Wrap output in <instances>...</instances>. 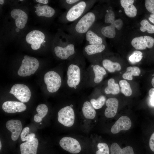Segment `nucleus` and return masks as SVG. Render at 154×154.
<instances>
[{"label": "nucleus", "mask_w": 154, "mask_h": 154, "mask_svg": "<svg viewBox=\"0 0 154 154\" xmlns=\"http://www.w3.org/2000/svg\"><path fill=\"white\" fill-rule=\"evenodd\" d=\"M96 19V15L93 12L87 13L75 24L74 29L75 33L79 35L86 33L93 26Z\"/></svg>", "instance_id": "obj_1"}, {"label": "nucleus", "mask_w": 154, "mask_h": 154, "mask_svg": "<svg viewBox=\"0 0 154 154\" xmlns=\"http://www.w3.org/2000/svg\"><path fill=\"white\" fill-rule=\"evenodd\" d=\"M24 58L18 71V74L23 77L34 74L38 68V60L35 58L27 55H25Z\"/></svg>", "instance_id": "obj_2"}, {"label": "nucleus", "mask_w": 154, "mask_h": 154, "mask_svg": "<svg viewBox=\"0 0 154 154\" xmlns=\"http://www.w3.org/2000/svg\"><path fill=\"white\" fill-rule=\"evenodd\" d=\"M44 80L48 90L50 93L56 92L61 86V78L58 73L54 71H50L46 73Z\"/></svg>", "instance_id": "obj_3"}, {"label": "nucleus", "mask_w": 154, "mask_h": 154, "mask_svg": "<svg viewBox=\"0 0 154 154\" xmlns=\"http://www.w3.org/2000/svg\"><path fill=\"white\" fill-rule=\"evenodd\" d=\"M86 1H81L71 7L68 11L66 19L69 22H73L78 19L86 10L88 7Z\"/></svg>", "instance_id": "obj_4"}, {"label": "nucleus", "mask_w": 154, "mask_h": 154, "mask_svg": "<svg viewBox=\"0 0 154 154\" xmlns=\"http://www.w3.org/2000/svg\"><path fill=\"white\" fill-rule=\"evenodd\" d=\"M58 122L66 127L72 126L75 120L74 110L71 107L65 106L61 109L58 113Z\"/></svg>", "instance_id": "obj_5"}, {"label": "nucleus", "mask_w": 154, "mask_h": 154, "mask_svg": "<svg viewBox=\"0 0 154 154\" xmlns=\"http://www.w3.org/2000/svg\"><path fill=\"white\" fill-rule=\"evenodd\" d=\"M9 93L22 102H27L29 100L31 93L29 87L22 84H16L11 87Z\"/></svg>", "instance_id": "obj_6"}, {"label": "nucleus", "mask_w": 154, "mask_h": 154, "mask_svg": "<svg viewBox=\"0 0 154 154\" xmlns=\"http://www.w3.org/2000/svg\"><path fill=\"white\" fill-rule=\"evenodd\" d=\"M80 74V69L77 65L71 64L69 65L67 71V83L69 87L73 88L79 84Z\"/></svg>", "instance_id": "obj_7"}, {"label": "nucleus", "mask_w": 154, "mask_h": 154, "mask_svg": "<svg viewBox=\"0 0 154 154\" xmlns=\"http://www.w3.org/2000/svg\"><path fill=\"white\" fill-rule=\"evenodd\" d=\"M45 36L44 34L40 31L34 30L29 32L26 37L27 42L31 44V48L33 50L39 49L41 44L44 41Z\"/></svg>", "instance_id": "obj_8"}, {"label": "nucleus", "mask_w": 154, "mask_h": 154, "mask_svg": "<svg viewBox=\"0 0 154 154\" xmlns=\"http://www.w3.org/2000/svg\"><path fill=\"white\" fill-rule=\"evenodd\" d=\"M59 144L62 149L72 153H78L81 149L78 141L76 139L69 137L62 138L60 141Z\"/></svg>", "instance_id": "obj_9"}, {"label": "nucleus", "mask_w": 154, "mask_h": 154, "mask_svg": "<svg viewBox=\"0 0 154 154\" xmlns=\"http://www.w3.org/2000/svg\"><path fill=\"white\" fill-rule=\"evenodd\" d=\"M56 56L62 60H66L75 53L74 42L72 40L65 46H56L54 49Z\"/></svg>", "instance_id": "obj_10"}, {"label": "nucleus", "mask_w": 154, "mask_h": 154, "mask_svg": "<svg viewBox=\"0 0 154 154\" xmlns=\"http://www.w3.org/2000/svg\"><path fill=\"white\" fill-rule=\"evenodd\" d=\"M154 44V38L146 35L134 38L131 42L132 45L137 50L145 49L147 47L151 48Z\"/></svg>", "instance_id": "obj_11"}, {"label": "nucleus", "mask_w": 154, "mask_h": 154, "mask_svg": "<svg viewBox=\"0 0 154 154\" xmlns=\"http://www.w3.org/2000/svg\"><path fill=\"white\" fill-rule=\"evenodd\" d=\"M131 121L127 116H123L119 118L112 127L111 131L113 134H116L120 131L129 130L131 125Z\"/></svg>", "instance_id": "obj_12"}, {"label": "nucleus", "mask_w": 154, "mask_h": 154, "mask_svg": "<svg viewBox=\"0 0 154 154\" xmlns=\"http://www.w3.org/2000/svg\"><path fill=\"white\" fill-rule=\"evenodd\" d=\"M2 108L5 112L9 113L21 112L25 110L27 108L26 106L23 103L14 101L4 102Z\"/></svg>", "instance_id": "obj_13"}, {"label": "nucleus", "mask_w": 154, "mask_h": 154, "mask_svg": "<svg viewBox=\"0 0 154 154\" xmlns=\"http://www.w3.org/2000/svg\"><path fill=\"white\" fill-rule=\"evenodd\" d=\"M11 17L15 19L16 26L19 29L23 28L26 24L28 19L27 14L23 11L16 9L11 12Z\"/></svg>", "instance_id": "obj_14"}, {"label": "nucleus", "mask_w": 154, "mask_h": 154, "mask_svg": "<svg viewBox=\"0 0 154 154\" xmlns=\"http://www.w3.org/2000/svg\"><path fill=\"white\" fill-rule=\"evenodd\" d=\"M7 128L11 132V139L16 141L21 134L22 126L21 122L18 120L11 119L7 121L6 123Z\"/></svg>", "instance_id": "obj_15"}, {"label": "nucleus", "mask_w": 154, "mask_h": 154, "mask_svg": "<svg viewBox=\"0 0 154 154\" xmlns=\"http://www.w3.org/2000/svg\"><path fill=\"white\" fill-rule=\"evenodd\" d=\"M38 144V139L34 137L20 145L21 154H37Z\"/></svg>", "instance_id": "obj_16"}, {"label": "nucleus", "mask_w": 154, "mask_h": 154, "mask_svg": "<svg viewBox=\"0 0 154 154\" xmlns=\"http://www.w3.org/2000/svg\"><path fill=\"white\" fill-rule=\"evenodd\" d=\"M107 107L106 109L104 114L107 118L114 117L117 114L118 106V101L115 98H110L106 101Z\"/></svg>", "instance_id": "obj_17"}, {"label": "nucleus", "mask_w": 154, "mask_h": 154, "mask_svg": "<svg viewBox=\"0 0 154 154\" xmlns=\"http://www.w3.org/2000/svg\"><path fill=\"white\" fill-rule=\"evenodd\" d=\"M133 0H121L120 4L124 10L125 14L129 17H135L137 14L136 8L133 5Z\"/></svg>", "instance_id": "obj_18"}, {"label": "nucleus", "mask_w": 154, "mask_h": 154, "mask_svg": "<svg viewBox=\"0 0 154 154\" xmlns=\"http://www.w3.org/2000/svg\"><path fill=\"white\" fill-rule=\"evenodd\" d=\"M111 154H135L133 148L130 146L121 148L116 143L112 144L110 148Z\"/></svg>", "instance_id": "obj_19"}, {"label": "nucleus", "mask_w": 154, "mask_h": 154, "mask_svg": "<svg viewBox=\"0 0 154 154\" xmlns=\"http://www.w3.org/2000/svg\"><path fill=\"white\" fill-rule=\"evenodd\" d=\"M36 11L35 12L37 16L45 17H51L54 14L55 11L52 7L48 5L40 6L39 4L36 6Z\"/></svg>", "instance_id": "obj_20"}, {"label": "nucleus", "mask_w": 154, "mask_h": 154, "mask_svg": "<svg viewBox=\"0 0 154 154\" xmlns=\"http://www.w3.org/2000/svg\"><path fill=\"white\" fill-rule=\"evenodd\" d=\"M86 40L89 44L96 45L102 44L103 40L93 31L90 29L86 33Z\"/></svg>", "instance_id": "obj_21"}, {"label": "nucleus", "mask_w": 154, "mask_h": 154, "mask_svg": "<svg viewBox=\"0 0 154 154\" xmlns=\"http://www.w3.org/2000/svg\"><path fill=\"white\" fill-rule=\"evenodd\" d=\"M83 114L85 118L93 119L95 117L96 112L91 103L88 101L85 102L82 108Z\"/></svg>", "instance_id": "obj_22"}, {"label": "nucleus", "mask_w": 154, "mask_h": 154, "mask_svg": "<svg viewBox=\"0 0 154 154\" xmlns=\"http://www.w3.org/2000/svg\"><path fill=\"white\" fill-rule=\"evenodd\" d=\"M105 48V46L103 44H88L85 46L84 50L87 55H92L102 52Z\"/></svg>", "instance_id": "obj_23"}, {"label": "nucleus", "mask_w": 154, "mask_h": 154, "mask_svg": "<svg viewBox=\"0 0 154 154\" xmlns=\"http://www.w3.org/2000/svg\"><path fill=\"white\" fill-rule=\"evenodd\" d=\"M36 110L38 114L34 116V119L36 122L39 123L41 121L43 118L46 115L48 112V108L46 105L42 104L37 106Z\"/></svg>", "instance_id": "obj_24"}, {"label": "nucleus", "mask_w": 154, "mask_h": 154, "mask_svg": "<svg viewBox=\"0 0 154 154\" xmlns=\"http://www.w3.org/2000/svg\"><path fill=\"white\" fill-rule=\"evenodd\" d=\"M120 89L117 84L115 83L114 80L112 78L110 79L108 82V86L104 89L106 94H117L119 93Z\"/></svg>", "instance_id": "obj_25"}, {"label": "nucleus", "mask_w": 154, "mask_h": 154, "mask_svg": "<svg viewBox=\"0 0 154 154\" xmlns=\"http://www.w3.org/2000/svg\"><path fill=\"white\" fill-rule=\"evenodd\" d=\"M102 65L104 67L110 72H113L116 71H119L121 68L119 63L113 62L108 59H105L103 60Z\"/></svg>", "instance_id": "obj_26"}, {"label": "nucleus", "mask_w": 154, "mask_h": 154, "mask_svg": "<svg viewBox=\"0 0 154 154\" xmlns=\"http://www.w3.org/2000/svg\"><path fill=\"white\" fill-rule=\"evenodd\" d=\"M94 74V81L96 83L100 82L102 80L104 76L106 74V72L104 68L98 65H95L93 67Z\"/></svg>", "instance_id": "obj_27"}, {"label": "nucleus", "mask_w": 154, "mask_h": 154, "mask_svg": "<svg viewBox=\"0 0 154 154\" xmlns=\"http://www.w3.org/2000/svg\"><path fill=\"white\" fill-rule=\"evenodd\" d=\"M141 72L140 69L137 66H129L126 69V71L122 75L124 79L128 80L133 79L132 76H139Z\"/></svg>", "instance_id": "obj_28"}, {"label": "nucleus", "mask_w": 154, "mask_h": 154, "mask_svg": "<svg viewBox=\"0 0 154 154\" xmlns=\"http://www.w3.org/2000/svg\"><path fill=\"white\" fill-rule=\"evenodd\" d=\"M114 22L110 25L103 27L101 30L102 33L105 37L110 38H114L116 35Z\"/></svg>", "instance_id": "obj_29"}, {"label": "nucleus", "mask_w": 154, "mask_h": 154, "mask_svg": "<svg viewBox=\"0 0 154 154\" xmlns=\"http://www.w3.org/2000/svg\"><path fill=\"white\" fill-rule=\"evenodd\" d=\"M119 84L121 87V93L126 96H130L132 94V90L129 84L125 80H121L119 82Z\"/></svg>", "instance_id": "obj_30"}, {"label": "nucleus", "mask_w": 154, "mask_h": 154, "mask_svg": "<svg viewBox=\"0 0 154 154\" xmlns=\"http://www.w3.org/2000/svg\"><path fill=\"white\" fill-rule=\"evenodd\" d=\"M106 101L105 97L103 95L100 96L97 99H92L90 102L93 107L95 109H98L101 108L104 104Z\"/></svg>", "instance_id": "obj_31"}, {"label": "nucleus", "mask_w": 154, "mask_h": 154, "mask_svg": "<svg viewBox=\"0 0 154 154\" xmlns=\"http://www.w3.org/2000/svg\"><path fill=\"white\" fill-rule=\"evenodd\" d=\"M140 24L142 26L140 30L143 32L146 31L149 33H154V25L151 24L147 19H143L141 21Z\"/></svg>", "instance_id": "obj_32"}, {"label": "nucleus", "mask_w": 154, "mask_h": 154, "mask_svg": "<svg viewBox=\"0 0 154 154\" xmlns=\"http://www.w3.org/2000/svg\"><path fill=\"white\" fill-rule=\"evenodd\" d=\"M106 12L105 16V22L107 23H109L111 24L113 23L115 21V16L112 8L109 7L108 9L106 11Z\"/></svg>", "instance_id": "obj_33"}, {"label": "nucleus", "mask_w": 154, "mask_h": 154, "mask_svg": "<svg viewBox=\"0 0 154 154\" xmlns=\"http://www.w3.org/2000/svg\"><path fill=\"white\" fill-rule=\"evenodd\" d=\"M97 147L98 150L96 151V154H109V149L107 143H99Z\"/></svg>", "instance_id": "obj_34"}, {"label": "nucleus", "mask_w": 154, "mask_h": 154, "mask_svg": "<svg viewBox=\"0 0 154 154\" xmlns=\"http://www.w3.org/2000/svg\"><path fill=\"white\" fill-rule=\"evenodd\" d=\"M145 7L149 12L154 14V0H146L145 1Z\"/></svg>", "instance_id": "obj_35"}, {"label": "nucleus", "mask_w": 154, "mask_h": 154, "mask_svg": "<svg viewBox=\"0 0 154 154\" xmlns=\"http://www.w3.org/2000/svg\"><path fill=\"white\" fill-rule=\"evenodd\" d=\"M142 55V53L140 51H135L133 52L132 54L131 55L129 58V61L133 63L135 62V59L136 56L139 55Z\"/></svg>", "instance_id": "obj_36"}, {"label": "nucleus", "mask_w": 154, "mask_h": 154, "mask_svg": "<svg viewBox=\"0 0 154 154\" xmlns=\"http://www.w3.org/2000/svg\"><path fill=\"white\" fill-rule=\"evenodd\" d=\"M29 131V128L28 127H25L22 131L21 134V138L22 141H24V139L28 134Z\"/></svg>", "instance_id": "obj_37"}, {"label": "nucleus", "mask_w": 154, "mask_h": 154, "mask_svg": "<svg viewBox=\"0 0 154 154\" xmlns=\"http://www.w3.org/2000/svg\"><path fill=\"white\" fill-rule=\"evenodd\" d=\"M149 145L150 150L154 153V132L152 133L150 137Z\"/></svg>", "instance_id": "obj_38"}, {"label": "nucleus", "mask_w": 154, "mask_h": 154, "mask_svg": "<svg viewBox=\"0 0 154 154\" xmlns=\"http://www.w3.org/2000/svg\"><path fill=\"white\" fill-rule=\"evenodd\" d=\"M114 24L115 28L118 30H120L122 27L123 22L121 19H118L115 20Z\"/></svg>", "instance_id": "obj_39"}, {"label": "nucleus", "mask_w": 154, "mask_h": 154, "mask_svg": "<svg viewBox=\"0 0 154 154\" xmlns=\"http://www.w3.org/2000/svg\"><path fill=\"white\" fill-rule=\"evenodd\" d=\"M80 1L79 0H66L65 1L67 4L72 7Z\"/></svg>", "instance_id": "obj_40"}, {"label": "nucleus", "mask_w": 154, "mask_h": 154, "mask_svg": "<svg viewBox=\"0 0 154 154\" xmlns=\"http://www.w3.org/2000/svg\"><path fill=\"white\" fill-rule=\"evenodd\" d=\"M149 94L151 98L154 100V88H152L149 90Z\"/></svg>", "instance_id": "obj_41"}, {"label": "nucleus", "mask_w": 154, "mask_h": 154, "mask_svg": "<svg viewBox=\"0 0 154 154\" xmlns=\"http://www.w3.org/2000/svg\"><path fill=\"white\" fill-rule=\"evenodd\" d=\"M143 58V56L142 55H139L137 56L135 59V62H139Z\"/></svg>", "instance_id": "obj_42"}, {"label": "nucleus", "mask_w": 154, "mask_h": 154, "mask_svg": "<svg viewBox=\"0 0 154 154\" xmlns=\"http://www.w3.org/2000/svg\"><path fill=\"white\" fill-rule=\"evenodd\" d=\"M36 1L39 3L44 4H47L48 1V0H36Z\"/></svg>", "instance_id": "obj_43"}, {"label": "nucleus", "mask_w": 154, "mask_h": 154, "mask_svg": "<svg viewBox=\"0 0 154 154\" xmlns=\"http://www.w3.org/2000/svg\"><path fill=\"white\" fill-rule=\"evenodd\" d=\"M149 19L151 22L154 24V19L150 17H149Z\"/></svg>", "instance_id": "obj_44"}, {"label": "nucleus", "mask_w": 154, "mask_h": 154, "mask_svg": "<svg viewBox=\"0 0 154 154\" xmlns=\"http://www.w3.org/2000/svg\"><path fill=\"white\" fill-rule=\"evenodd\" d=\"M151 84L152 86L154 88V77L152 78L151 80Z\"/></svg>", "instance_id": "obj_45"}, {"label": "nucleus", "mask_w": 154, "mask_h": 154, "mask_svg": "<svg viewBox=\"0 0 154 154\" xmlns=\"http://www.w3.org/2000/svg\"><path fill=\"white\" fill-rule=\"evenodd\" d=\"M4 1L3 0H0V4L1 5H2L4 3Z\"/></svg>", "instance_id": "obj_46"}, {"label": "nucleus", "mask_w": 154, "mask_h": 154, "mask_svg": "<svg viewBox=\"0 0 154 154\" xmlns=\"http://www.w3.org/2000/svg\"><path fill=\"white\" fill-rule=\"evenodd\" d=\"M150 17L154 19V14H152L150 15Z\"/></svg>", "instance_id": "obj_47"}, {"label": "nucleus", "mask_w": 154, "mask_h": 154, "mask_svg": "<svg viewBox=\"0 0 154 154\" xmlns=\"http://www.w3.org/2000/svg\"><path fill=\"white\" fill-rule=\"evenodd\" d=\"M1 147H2L1 143V141H0V150L1 148Z\"/></svg>", "instance_id": "obj_48"}, {"label": "nucleus", "mask_w": 154, "mask_h": 154, "mask_svg": "<svg viewBox=\"0 0 154 154\" xmlns=\"http://www.w3.org/2000/svg\"><path fill=\"white\" fill-rule=\"evenodd\" d=\"M119 12H121V10H119Z\"/></svg>", "instance_id": "obj_49"}, {"label": "nucleus", "mask_w": 154, "mask_h": 154, "mask_svg": "<svg viewBox=\"0 0 154 154\" xmlns=\"http://www.w3.org/2000/svg\"><path fill=\"white\" fill-rule=\"evenodd\" d=\"M19 1H23V0H20Z\"/></svg>", "instance_id": "obj_50"}, {"label": "nucleus", "mask_w": 154, "mask_h": 154, "mask_svg": "<svg viewBox=\"0 0 154 154\" xmlns=\"http://www.w3.org/2000/svg\"><path fill=\"white\" fill-rule=\"evenodd\" d=\"M42 124V123H40V124Z\"/></svg>", "instance_id": "obj_51"}]
</instances>
